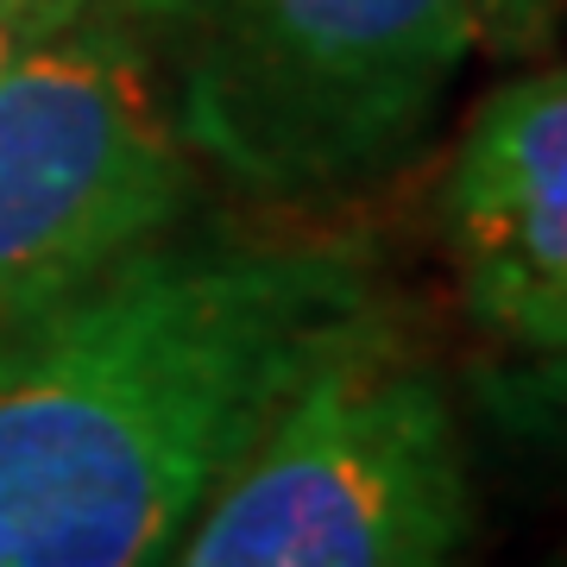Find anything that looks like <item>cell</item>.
<instances>
[{"label": "cell", "instance_id": "obj_4", "mask_svg": "<svg viewBox=\"0 0 567 567\" xmlns=\"http://www.w3.org/2000/svg\"><path fill=\"white\" fill-rule=\"evenodd\" d=\"M158 25L95 7L0 76V341L196 221Z\"/></svg>", "mask_w": 567, "mask_h": 567}, {"label": "cell", "instance_id": "obj_2", "mask_svg": "<svg viewBox=\"0 0 567 567\" xmlns=\"http://www.w3.org/2000/svg\"><path fill=\"white\" fill-rule=\"evenodd\" d=\"M177 133L265 203H328L404 164L480 51L473 0H189Z\"/></svg>", "mask_w": 567, "mask_h": 567}, {"label": "cell", "instance_id": "obj_3", "mask_svg": "<svg viewBox=\"0 0 567 567\" xmlns=\"http://www.w3.org/2000/svg\"><path fill=\"white\" fill-rule=\"evenodd\" d=\"M473 473L404 316L328 353L227 466L171 567H466Z\"/></svg>", "mask_w": 567, "mask_h": 567}, {"label": "cell", "instance_id": "obj_1", "mask_svg": "<svg viewBox=\"0 0 567 567\" xmlns=\"http://www.w3.org/2000/svg\"><path fill=\"white\" fill-rule=\"evenodd\" d=\"M385 316L365 234L183 221L7 334L0 567H171L284 398Z\"/></svg>", "mask_w": 567, "mask_h": 567}, {"label": "cell", "instance_id": "obj_5", "mask_svg": "<svg viewBox=\"0 0 567 567\" xmlns=\"http://www.w3.org/2000/svg\"><path fill=\"white\" fill-rule=\"evenodd\" d=\"M442 234L473 328L561 391L567 353V76L529 63L473 107L442 177Z\"/></svg>", "mask_w": 567, "mask_h": 567}, {"label": "cell", "instance_id": "obj_7", "mask_svg": "<svg viewBox=\"0 0 567 567\" xmlns=\"http://www.w3.org/2000/svg\"><path fill=\"white\" fill-rule=\"evenodd\" d=\"M7 13H95V7H114V13H133L145 25H177L189 0H0Z\"/></svg>", "mask_w": 567, "mask_h": 567}, {"label": "cell", "instance_id": "obj_8", "mask_svg": "<svg viewBox=\"0 0 567 567\" xmlns=\"http://www.w3.org/2000/svg\"><path fill=\"white\" fill-rule=\"evenodd\" d=\"M63 20H76V13H7L0 7V76H7V63L20 58L32 39H44L51 25H63Z\"/></svg>", "mask_w": 567, "mask_h": 567}, {"label": "cell", "instance_id": "obj_6", "mask_svg": "<svg viewBox=\"0 0 567 567\" xmlns=\"http://www.w3.org/2000/svg\"><path fill=\"white\" fill-rule=\"evenodd\" d=\"M561 0H473V25L480 44H492L498 58H536L555 32Z\"/></svg>", "mask_w": 567, "mask_h": 567}]
</instances>
